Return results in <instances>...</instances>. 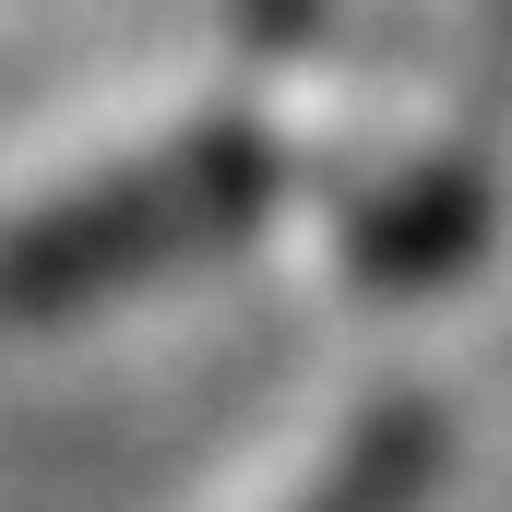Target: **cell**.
<instances>
[{
    "label": "cell",
    "instance_id": "6da1fadb",
    "mask_svg": "<svg viewBox=\"0 0 512 512\" xmlns=\"http://www.w3.org/2000/svg\"><path fill=\"white\" fill-rule=\"evenodd\" d=\"M274 179H286L274 131H251V120L179 131V143L108 167V179H84V191L12 215V227H0V310H12V322H48V310L120 298V286L167 274V262L239 239L262 203H274Z\"/></svg>",
    "mask_w": 512,
    "mask_h": 512
},
{
    "label": "cell",
    "instance_id": "7a4b0ae2",
    "mask_svg": "<svg viewBox=\"0 0 512 512\" xmlns=\"http://www.w3.org/2000/svg\"><path fill=\"white\" fill-rule=\"evenodd\" d=\"M429 465H441L429 405H370V417H358V429L322 453V477H310L286 512H417Z\"/></svg>",
    "mask_w": 512,
    "mask_h": 512
},
{
    "label": "cell",
    "instance_id": "3957f363",
    "mask_svg": "<svg viewBox=\"0 0 512 512\" xmlns=\"http://www.w3.org/2000/svg\"><path fill=\"white\" fill-rule=\"evenodd\" d=\"M310 12H322V0H239V24L274 36V48H286V36H310Z\"/></svg>",
    "mask_w": 512,
    "mask_h": 512
}]
</instances>
